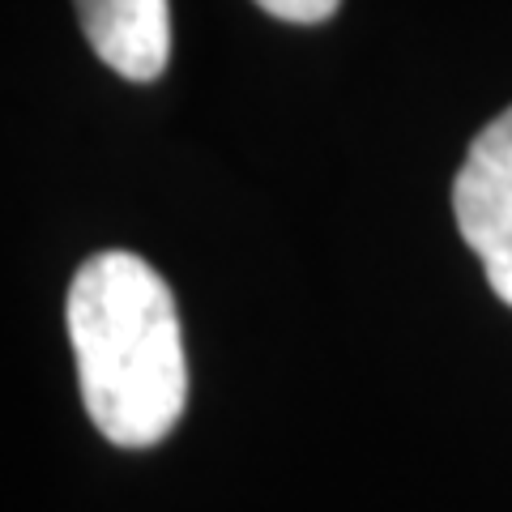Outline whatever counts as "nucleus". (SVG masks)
<instances>
[{"instance_id": "1", "label": "nucleus", "mask_w": 512, "mask_h": 512, "mask_svg": "<svg viewBox=\"0 0 512 512\" xmlns=\"http://www.w3.org/2000/svg\"><path fill=\"white\" fill-rule=\"evenodd\" d=\"M64 329L94 427L120 448L171 436L188 406V355L167 278L137 252H99L73 274Z\"/></svg>"}, {"instance_id": "3", "label": "nucleus", "mask_w": 512, "mask_h": 512, "mask_svg": "<svg viewBox=\"0 0 512 512\" xmlns=\"http://www.w3.org/2000/svg\"><path fill=\"white\" fill-rule=\"evenodd\" d=\"M82 35L107 69L128 82H154L171 60L167 0H73Z\"/></svg>"}, {"instance_id": "2", "label": "nucleus", "mask_w": 512, "mask_h": 512, "mask_svg": "<svg viewBox=\"0 0 512 512\" xmlns=\"http://www.w3.org/2000/svg\"><path fill=\"white\" fill-rule=\"evenodd\" d=\"M453 218L487 286L512 308V107L470 141L453 180Z\"/></svg>"}, {"instance_id": "4", "label": "nucleus", "mask_w": 512, "mask_h": 512, "mask_svg": "<svg viewBox=\"0 0 512 512\" xmlns=\"http://www.w3.org/2000/svg\"><path fill=\"white\" fill-rule=\"evenodd\" d=\"M265 13H274L282 22H295V26H316V22H329L338 13L342 0H256Z\"/></svg>"}]
</instances>
